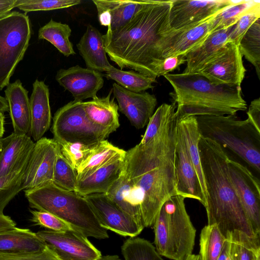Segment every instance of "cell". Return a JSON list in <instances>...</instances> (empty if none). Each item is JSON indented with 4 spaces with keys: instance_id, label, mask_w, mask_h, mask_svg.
Instances as JSON below:
<instances>
[{
    "instance_id": "6da1fadb",
    "label": "cell",
    "mask_w": 260,
    "mask_h": 260,
    "mask_svg": "<svg viewBox=\"0 0 260 260\" xmlns=\"http://www.w3.org/2000/svg\"><path fill=\"white\" fill-rule=\"evenodd\" d=\"M175 111L147 143L126 151L118 179L105 193L143 228L153 226L164 204L177 195Z\"/></svg>"
},
{
    "instance_id": "7a4b0ae2",
    "label": "cell",
    "mask_w": 260,
    "mask_h": 260,
    "mask_svg": "<svg viewBox=\"0 0 260 260\" xmlns=\"http://www.w3.org/2000/svg\"><path fill=\"white\" fill-rule=\"evenodd\" d=\"M171 2L145 0L124 26L103 35L106 53L120 70L128 68L149 77H157L161 60L158 58L159 45L171 30Z\"/></svg>"
},
{
    "instance_id": "3957f363",
    "label": "cell",
    "mask_w": 260,
    "mask_h": 260,
    "mask_svg": "<svg viewBox=\"0 0 260 260\" xmlns=\"http://www.w3.org/2000/svg\"><path fill=\"white\" fill-rule=\"evenodd\" d=\"M200 159L207 193L208 224H216L226 238L233 231L256 236L231 181L229 157L216 142L200 136Z\"/></svg>"
},
{
    "instance_id": "277c9868",
    "label": "cell",
    "mask_w": 260,
    "mask_h": 260,
    "mask_svg": "<svg viewBox=\"0 0 260 260\" xmlns=\"http://www.w3.org/2000/svg\"><path fill=\"white\" fill-rule=\"evenodd\" d=\"M177 119L203 115H234L245 111L241 86L213 83L199 73L167 74Z\"/></svg>"
},
{
    "instance_id": "5b68a950",
    "label": "cell",
    "mask_w": 260,
    "mask_h": 260,
    "mask_svg": "<svg viewBox=\"0 0 260 260\" xmlns=\"http://www.w3.org/2000/svg\"><path fill=\"white\" fill-rule=\"evenodd\" d=\"M31 208L51 213L86 237L102 240L109 238L89 202L75 192L62 189L53 183L24 190Z\"/></svg>"
},
{
    "instance_id": "8992f818",
    "label": "cell",
    "mask_w": 260,
    "mask_h": 260,
    "mask_svg": "<svg viewBox=\"0 0 260 260\" xmlns=\"http://www.w3.org/2000/svg\"><path fill=\"white\" fill-rule=\"evenodd\" d=\"M232 115L196 116L201 137L216 142L260 172V132L247 118Z\"/></svg>"
},
{
    "instance_id": "52a82bcc",
    "label": "cell",
    "mask_w": 260,
    "mask_h": 260,
    "mask_svg": "<svg viewBox=\"0 0 260 260\" xmlns=\"http://www.w3.org/2000/svg\"><path fill=\"white\" fill-rule=\"evenodd\" d=\"M184 200L178 194L171 197L160 208L153 225L156 250L172 260H183L192 254L194 245L196 230Z\"/></svg>"
},
{
    "instance_id": "ba28073f",
    "label": "cell",
    "mask_w": 260,
    "mask_h": 260,
    "mask_svg": "<svg viewBox=\"0 0 260 260\" xmlns=\"http://www.w3.org/2000/svg\"><path fill=\"white\" fill-rule=\"evenodd\" d=\"M31 33L26 13L13 11L0 17V92L10 83L16 67L23 59Z\"/></svg>"
},
{
    "instance_id": "9c48e42d",
    "label": "cell",
    "mask_w": 260,
    "mask_h": 260,
    "mask_svg": "<svg viewBox=\"0 0 260 260\" xmlns=\"http://www.w3.org/2000/svg\"><path fill=\"white\" fill-rule=\"evenodd\" d=\"M51 132L58 144L78 143L87 146L104 140L111 134L91 122L86 115L83 102L74 100L55 112Z\"/></svg>"
},
{
    "instance_id": "30bf717a",
    "label": "cell",
    "mask_w": 260,
    "mask_h": 260,
    "mask_svg": "<svg viewBox=\"0 0 260 260\" xmlns=\"http://www.w3.org/2000/svg\"><path fill=\"white\" fill-rule=\"evenodd\" d=\"M242 56L238 45L228 42L196 73L216 84L241 86L246 72Z\"/></svg>"
},
{
    "instance_id": "8fae6325",
    "label": "cell",
    "mask_w": 260,
    "mask_h": 260,
    "mask_svg": "<svg viewBox=\"0 0 260 260\" xmlns=\"http://www.w3.org/2000/svg\"><path fill=\"white\" fill-rule=\"evenodd\" d=\"M59 149V145L53 139L43 137L35 143L22 177V190L53 183L54 168Z\"/></svg>"
},
{
    "instance_id": "7c38bea8",
    "label": "cell",
    "mask_w": 260,
    "mask_h": 260,
    "mask_svg": "<svg viewBox=\"0 0 260 260\" xmlns=\"http://www.w3.org/2000/svg\"><path fill=\"white\" fill-rule=\"evenodd\" d=\"M228 166L231 181L253 232L260 236L259 181L246 167L230 158Z\"/></svg>"
},
{
    "instance_id": "4fadbf2b",
    "label": "cell",
    "mask_w": 260,
    "mask_h": 260,
    "mask_svg": "<svg viewBox=\"0 0 260 260\" xmlns=\"http://www.w3.org/2000/svg\"><path fill=\"white\" fill-rule=\"evenodd\" d=\"M237 2L231 0H171L169 25L180 30L201 23Z\"/></svg>"
},
{
    "instance_id": "5bb4252c",
    "label": "cell",
    "mask_w": 260,
    "mask_h": 260,
    "mask_svg": "<svg viewBox=\"0 0 260 260\" xmlns=\"http://www.w3.org/2000/svg\"><path fill=\"white\" fill-rule=\"evenodd\" d=\"M36 234L61 260H99L102 256L87 237L76 230L61 232L43 230Z\"/></svg>"
},
{
    "instance_id": "9a60e30c",
    "label": "cell",
    "mask_w": 260,
    "mask_h": 260,
    "mask_svg": "<svg viewBox=\"0 0 260 260\" xmlns=\"http://www.w3.org/2000/svg\"><path fill=\"white\" fill-rule=\"evenodd\" d=\"M84 197L90 205L101 225L106 230L121 236L135 237L144 229L105 193H93Z\"/></svg>"
},
{
    "instance_id": "2e32d148",
    "label": "cell",
    "mask_w": 260,
    "mask_h": 260,
    "mask_svg": "<svg viewBox=\"0 0 260 260\" xmlns=\"http://www.w3.org/2000/svg\"><path fill=\"white\" fill-rule=\"evenodd\" d=\"M112 89L118 110L131 124L138 129L147 125L157 105L155 96L147 92H132L116 83H113Z\"/></svg>"
},
{
    "instance_id": "e0dca14e",
    "label": "cell",
    "mask_w": 260,
    "mask_h": 260,
    "mask_svg": "<svg viewBox=\"0 0 260 260\" xmlns=\"http://www.w3.org/2000/svg\"><path fill=\"white\" fill-rule=\"evenodd\" d=\"M55 80L72 94L74 100L81 102L96 96L104 83L101 72L79 65L59 70Z\"/></svg>"
},
{
    "instance_id": "ac0fdd59",
    "label": "cell",
    "mask_w": 260,
    "mask_h": 260,
    "mask_svg": "<svg viewBox=\"0 0 260 260\" xmlns=\"http://www.w3.org/2000/svg\"><path fill=\"white\" fill-rule=\"evenodd\" d=\"M174 164L177 194L197 200L205 207L206 200L199 178L177 126Z\"/></svg>"
},
{
    "instance_id": "d6986e66",
    "label": "cell",
    "mask_w": 260,
    "mask_h": 260,
    "mask_svg": "<svg viewBox=\"0 0 260 260\" xmlns=\"http://www.w3.org/2000/svg\"><path fill=\"white\" fill-rule=\"evenodd\" d=\"M214 16L186 29L168 31L162 37L159 45V59L161 60L168 57L184 55L198 45L211 32Z\"/></svg>"
},
{
    "instance_id": "ffe728a7",
    "label": "cell",
    "mask_w": 260,
    "mask_h": 260,
    "mask_svg": "<svg viewBox=\"0 0 260 260\" xmlns=\"http://www.w3.org/2000/svg\"><path fill=\"white\" fill-rule=\"evenodd\" d=\"M0 178L18 169L28 160L35 142L24 134L13 133L1 138Z\"/></svg>"
},
{
    "instance_id": "44dd1931",
    "label": "cell",
    "mask_w": 260,
    "mask_h": 260,
    "mask_svg": "<svg viewBox=\"0 0 260 260\" xmlns=\"http://www.w3.org/2000/svg\"><path fill=\"white\" fill-rule=\"evenodd\" d=\"M5 94L14 133L30 137L31 115L28 91L17 79L6 87Z\"/></svg>"
},
{
    "instance_id": "7402d4cb",
    "label": "cell",
    "mask_w": 260,
    "mask_h": 260,
    "mask_svg": "<svg viewBox=\"0 0 260 260\" xmlns=\"http://www.w3.org/2000/svg\"><path fill=\"white\" fill-rule=\"evenodd\" d=\"M145 0H94L98 17L107 31H115L127 23L145 3Z\"/></svg>"
},
{
    "instance_id": "603a6c76",
    "label": "cell",
    "mask_w": 260,
    "mask_h": 260,
    "mask_svg": "<svg viewBox=\"0 0 260 260\" xmlns=\"http://www.w3.org/2000/svg\"><path fill=\"white\" fill-rule=\"evenodd\" d=\"M29 100L30 137L37 142L43 137L49 128L52 118L48 85L43 81L35 80Z\"/></svg>"
},
{
    "instance_id": "cb8c5ba5",
    "label": "cell",
    "mask_w": 260,
    "mask_h": 260,
    "mask_svg": "<svg viewBox=\"0 0 260 260\" xmlns=\"http://www.w3.org/2000/svg\"><path fill=\"white\" fill-rule=\"evenodd\" d=\"M235 25L210 32L198 45L184 54L186 66L183 73H196L226 43Z\"/></svg>"
},
{
    "instance_id": "d4e9b609",
    "label": "cell",
    "mask_w": 260,
    "mask_h": 260,
    "mask_svg": "<svg viewBox=\"0 0 260 260\" xmlns=\"http://www.w3.org/2000/svg\"><path fill=\"white\" fill-rule=\"evenodd\" d=\"M86 67L100 72H107L113 66L109 62L105 50L103 35L90 24L77 44Z\"/></svg>"
},
{
    "instance_id": "484cf974",
    "label": "cell",
    "mask_w": 260,
    "mask_h": 260,
    "mask_svg": "<svg viewBox=\"0 0 260 260\" xmlns=\"http://www.w3.org/2000/svg\"><path fill=\"white\" fill-rule=\"evenodd\" d=\"M124 157L115 159L99 168L86 178L77 181L75 192L85 197L106 193L121 174Z\"/></svg>"
},
{
    "instance_id": "4316f807",
    "label": "cell",
    "mask_w": 260,
    "mask_h": 260,
    "mask_svg": "<svg viewBox=\"0 0 260 260\" xmlns=\"http://www.w3.org/2000/svg\"><path fill=\"white\" fill-rule=\"evenodd\" d=\"M112 89L105 97L97 95L91 100L83 102V107L86 116L94 124L107 130L110 133L116 131L120 126L118 106L111 99Z\"/></svg>"
},
{
    "instance_id": "83f0119b",
    "label": "cell",
    "mask_w": 260,
    "mask_h": 260,
    "mask_svg": "<svg viewBox=\"0 0 260 260\" xmlns=\"http://www.w3.org/2000/svg\"><path fill=\"white\" fill-rule=\"evenodd\" d=\"M47 244L36 233L16 226L0 231V253L37 252Z\"/></svg>"
},
{
    "instance_id": "f1b7e54d",
    "label": "cell",
    "mask_w": 260,
    "mask_h": 260,
    "mask_svg": "<svg viewBox=\"0 0 260 260\" xmlns=\"http://www.w3.org/2000/svg\"><path fill=\"white\" fill-rule=\"evenodd\" d=\"M176 126L181 133L186 150L197 172L204 195L207 200V193L199 149V142L201 135L196 117L188 116L177 119Z\"/></svg>"
},
{
    "instance_id": "f546056e",
    "label": "cell",
    "mask_w": 260,
    "mask_h": 260,
    "mask_svg": "<svg viewBox=\"0 0 260 260\" xmlns=\"http://www.w3.org/2000/svg\"><path fill=\"white\" fill-rule=\"evenodd\" d=\"M125 153V151L105 140L93 145L89 155L77 170V181L86 178L110 161L124 157Z\"/></svg>"
},
{
    "instance_id": "4dcf8cb0",
    "label": "cell",
    "mask_w": 260,
    "mask_h": 260,
    "mask_svg": "<svg viewBox=\"0 0 260 260\" xmlns=\"http://www.w3.org/2000/svg\"><path fill=\"white\" fill-rule=\"evenodd\" d=\"M229 260H260V237H251L240 231L229 233Z\"/></svg>"
},
{
    "instance_id": "1f68e13d",
    "label": "cell",
    "mask_w": 260,
    "mask_h": 260,
    "mask_svg": "<svg viewBox=\"0 0 260 260\" xmlns=\"http://www.w3.org/2000/svg\"><path fill=\"white\" fill-rule=\"evenodd\" d=\"M72 29L70 26L51 19L38 31V39L45 40L53 45L66 57L75 54L73 45L69 38Z\"/></svg>"
},
{
    "instance_id": "d6a6232c",
    "label": "cell",
    "mask_w": 260,
    "mask_h": 260,
    "mask_svg": "<svg viewBox=\"0 0 260 260\" xmlns=\"http://www.w3.org/2000/svg\"><path fill=\"white\" fill-rule=\"evenodd\" d=\"M103 76L108 80H114L126 90L134 92H142L148 89H153V84L156 82V79L135 71H123L114 67Z\"/></svg>"
},
{
    "instance_id": "836d02e7",
    "label": "cell",
    "mask_w": 260,
    "mask_h": 260,
    "mask_svg": "<svg viewBox=\"0 0 260 260\" xmlns=\"http://www.w3.org/2000/svg\"><path fill=\"white\" fill-rule=\"evenodd\" d=\"M226 238L216 224L205 226L200 238V254L201 260H217L220 255Z\"/></svg>"
},
{
    "instance_id": "e575fe53",
    "label": "cell",
    "mask_w": 260,
    "mask_h": 260,
    "mask_svg": "<svg viewBox=\"0 0 260 260\" xmlns=\"http://www.w3.org/2000/svg\"><path fill=\"white\" fill-rule=\"evenodd\" d=\"M240 53L255 68L260 79V18L245 32L238 44Z\"/></svg>"
},
{
    "instance_id": "d590c367",
    "label": "cell",
    "mask_w": 260,
    "mask_h": 260,
    "mask_svg": "<svg viewBox=\"0 0 260 260\" xmlns=\"http://www.w3.org/2000/svg\"><path fill=\"white\" fill-rule=\"evenodd\" d=\"M121 251L124 260H164L151 243L138 237L125 240Z\"/></svg>"
},
{
    "instance_id": "8d00e7d4",
    "label": "cell",
    "mask_w": 260,
    "mask_h": 260,
    "mask_svg": "<svg viewBox=\"0 0 260 260\" xmlns=\"http://www.w3.org/2000/svg\"><path fill=\"white\" fill-rule=\"evenodd\" d=\"M254 1H241L215 15L211 32L232 26L255 3Z\"/></svg>"
},
{
    "instance_id": "74e56055",
    "label": "cell",
    "mask_w": 260,
    "mask_h": 260,
    "mask_svg": "<svg viewBox=\"0 0 260 260\" xmlns=\"http://www.w3.org/2000/svg\"><path fill=\"white\" fill-rule=\"evenodd\" d=\"M53 183L66 190L75 192L77 183V172L58 151L55 163Z\"/></svg>"
},
{
    "instance_id": "f35d334b",
    "label": "cell",
    "mask_w": 260,
    "mask_h": 260,
    "mask_svg": "<svg viewBox=\"0 0 260 260\" xmlns=\"http://www.w3.org/2000/svg\"><path fill=\"white\" fill-rule=\"evenodd\" d=\"M27 164L0 178V214H4V210L7 205L22 190V177Z\"/></svg>"
},
{
    "instance_id": "ab89813d",
    "label": "cell",
    "mask_w": 260,
    "mask_h": 260,
    "mask_svg": "<svg viewBox=\"0 0 260 260\" xmlns=\"http://www.w3.org/2000/svg\"><path fill=\"white\" fill-rule=\"evenodd\" d=\"M81 3V0H17L15 8L26 13L65 9Z\"/></svg>"
},
{
    "instance_id": "60d3db41",
    "label": "cell",
    "mask_w": 260,
    "mask_h": 260,
    "mask_svg": "<svg viewBox=\"0 0 260 260\" xmlns=\"http://www.w3.org/2000/svg\"><path fill=\"white\" fill-rule=\"evenodd\" d=\"M58 144L62 155L76 172L89 155L93 146L71 142H63Z\"/></svg>"
},
{
    "instance_id": "b9f144b4",
    "label": "cell",
    "mask_w": 260,
    "mask_h": 260,
    "mask_svg": "<svg viewBox=\"0 0 260 260\" xmlns=\"http://www.w3.org/2000/svg\"><path fill=\"white\" fill-rule=\"evenodd\" d=\"M176 108V106L174 103H164L159 106L150 118L145 133L140 143L144 144L152 139L158 133L169 116L175 111Z\"/></svg>"
},
{
    "instance_id": "7bdbcfd3",
    "label": "cell",
    "mask_w": 260,
    "mask_h": 260,
    "mask_svg": "<svg viewBox=\"0 0 260 260\" xmlns=\"http://www.w3.org/2000/svg\"><path fill=\"white\" fill-rule=\"evenodd\" d=\"M259 18L260 2H255L236 23L228 42H232L238 45L245 32L256 20Z\"/></svg>"
},
{
    "instance_id": "ee69618b",
    "label": "cell",
    "mask_w": 260,
    "mask_h": 260,
    "mask_svg": "<svg viewBox=\"0 0 260 260\" xmlns=\"http://www.w3.org/2000/svg\"><path fill=\"white\" fill-rule=\"evenodd\" d=\"M30 212V220L33 223L49 231L61 232L74 230L70 224L51 213L37 210Z\"/></svg>"
},
{
    "instance_id": "f6af8a7d",
    "label": "cell",
    "mask_w": 260,
    "mask_h": 260,
    "mask_svg": "<svg viewBox=\"0 0 260 260\" xmlns=\"http://www.w3.org/2000/svg\"><path fill=\"white\" fill-rule=\"evenodd\" d=\"M0 260H61L47 244L42 251L16 253H0Z\"/></svg>"
},
{
    "instance_id": "bcb514c9",
    "label": "cell",
    "mask_w": 260,
    "mask_h": 260,
    "mask_svg": "<svg viewBox=\"0 0 260 260\" xmlns=\"http://www.w3.org/2000/svg\"><path fill=\"white\" fill-rule=\"evenodd\" d=\"M186 62L184 55L166 57L161 59L157 70V77L169 74Z\"/></svg>"
},
{
    "instance_id": "7dc6e473",
    "label": "cell",
    "mask_w": 260,
    "mask_h": 260,
    "mask_svg": "<svg viewBox=\"0 0 260 260\" xmlns=\"http://www.w3.org/2000/svg\"><path fill=\"white\" fill-rule=\"evenodd\" d=\"M248 119L255 128L260 132V98H258L251 102L247 112Z\"/></svg>"
},
{
    "instance_id": "c3c4849f",
    "label": "cell",
    "mask_w": 260,
    "mask_h": 260,
    "mask_svg": "<svg viewBox=\"0 0 260 260\" xmlns=\"http://www.w3.org/2000/svg\"><path fill=\"white\" fill-rule=\"evenodd\" d=\"M17 0H0V17L11 12L15 8Z\"/></svg>"
},
{
    "instance_id": "681fc988",
    "label": "cell",
    "mask_w": 260,
    "mask_h": 260,
    "mask_svg": "<svg viewBox=\"0 0 260 260\" xmlns=\"http://www.w3.org/2000/svg\"><path fill=\"white\" fill-rule=\"evenodd\" d=\"M230 252V243L228 238L223 247L222 251L217 260H229Z\"/></svg>"
},
{
    "instance_id": "f907efd6",
    "label": "cell",
    "mask_w": 260,
    "mask_h": 260,
    "mask_svg": "<svg viewBox=\"0 0 260 260\" xmlns=\"http://www.w3.org/2000/svg\"><path fill=\"white\" fill-rule=\"evenodd\" d=\"M8 111V105L5 98L0 95V113L4 114Z\"/></svg>"
},
{
    "instance_id": "816d5d0a",
    "label": "cell",
    "mask_w": 260,
    "mask_h": 260,
    "mask_svg": "<svg viewBox=\"0 0 260 260\" xmlns=\"http://www.w3.org/2000/svg\"><path fill=\"white\" fill-rule=\"evenodd\" d=\"M5 117L4 114L0 113V139L2 138L4 134Z\"/></svg>"
},
{
    "instance_id": "f5cc1de1",
    "label": "cell",
    "mask_w": 260,
    "mask_h": 260,
    "mask_svg": "<svg viewBox=\"0 0 260 260\" xmlns=\"http://www.w3.org/2000/svg\"><path fill=\"white\" fill-rule=\"evenodd\" d=\"M99 260H122L117 255H106L102 256Z\"/></svg>"
},
{
    "instance_id": "db71d44e",
    "label": "cell",
    "mask_w": 260,
    "mask_h": 260,
    "mask_svg": "<svg viewBox=\"0 0 260 260\" xmlns=\"http://www.w3.org/2000/svg\"><path fill=\"white\" fill-rule=\"evenodd\" d=\"M183 260H201V258L199 254H190Z\"/></svg>"
},
{
    "instance_id": "11a10c76",
    "label": "cell",
    "mask_w": 260,
    "mask_h": 260,
    "mask_svg": "<svg viewBox=\"0 0 260 260\" xmlns=\"http://www.w3.org/2000/svg\"><path fill=\"white\" fill-rule=\"evenodd\" d=\"M1 148H2V143H1V141H0V151L1 150Z\"/></svg>"
}]
</instances>
